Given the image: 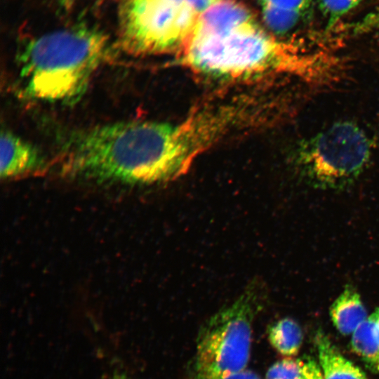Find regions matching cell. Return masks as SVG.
I'll return each mask as SVG.
<instances>
[{"mask_svg": "<svg viewBox=\"0 0 379 379\" xmlns=\"http://www.w3.org/2000/svg\"><path fill=\"white\" fill-rule=\"evenodd\" d=\"M331 321L343 335H350L368 317L357 291L347 284L330 308Z\"/></svg>", "mask_w": 379, "mask_h": 379, "instance_id": "obj_10", "label": "cell"}, {"mask_svg": "<svg viewBox=\"0 0 379 379\" xmlns=\"http://www.w3.org/2000/svg\"><path fill=\"white\" fill-rule=\"evenodd\" d=\"M119 44L133 55L179 53L199 15L185 0H122Z\"/></svg>", "mask_w": 379, "mask_h": 379, "instance_id": "obj_6", "label": "cell"}, {"mask_svg": "<svg viewBox=\"0 0 379 379\" xmlns=\"http://www.w3.org/2000/svg\"><path fill=\"white\" fill-rule=\"evenodd\" d=\"M368 364L372 369L379 372V356Z\"/></svg>", "mask_w": 379, "mask_h": 379, "instance_id": "obj_20", "label": "cell"}, {"mask_svg": "<svg viewBox=\"0 0 379 379\" xmlns=\"http://www.w3.org/2000/svg\"><path fill=\"white\" fill-rule=\"evenodd\" d=\"M65 171L100 182L149 185L178 178L165 122L127 121L74 133L62 147Z\"/></svg>", "mask_w": 379, "mask_h": 379, "instance_id": "obj_1", "label": "cell"}, {"mask_svg": "<svg viewBox=\"0 0 379 379\" xmlns=\"http://www.w3.org/2000/svg\"><path fill=\"white\" fill-rule=\"evenodd\" d=\"M186 2L199 14L220 0H185Z\"/></svg>", "mask_w": 379, "mask_h": 379, "instance_id": "obj_19", "label": "cell"}, {"mask_svg": "<svg viewBox=\"0 0 379 379\" xmlns=\"http://www.w3.org/2000/svg\"><path fill=\"white\" fill-rule=\"evenodd\" d=\"M196 379H260L254 372L244 369L237 372L211 376L196 377Z\"/></svg>", "mask_w": 379, "mask_h": 379, "instance_id": "obj_17", "label": "cell"}, {"mask_svg": "<svg viewBox=\"0 0 379 379\" xmlns=\"http://www.w3.org/2000/svg\"><path fill=\"white\" fill-rule=\"evenodd\" d=\"M109 379H131L124 373H114Z\"/></svg>", "mask_w": 379, "mask_h": 379, "instance_id": "obj_21", "label": "cell"}, {"mask_svg": "<svg viewBox=\"0 0 379 379\" xmlns=\"http://www.w3.org/2000/svg\"><path fill=\"white\" fill-rule=\"evenodd\" d=\"M324 379H368L365 373L345 358L321 330L314 336Z\"/></svg>", "mask_w": 379, "mask_h": 379, "instance_id": "obj_9", "label": "cell"}, {"mask_svg": "<svg viewBox=\"0 0 379 379\" xmlns=\"http://www.w3.org/2000/svg\"><path fill=\"white\" fill-rule=\"evenodd\" d=\"M301 12L281 8L270 5L262 6L265 24L277 34H284L295 25Z\"/></svg>", "mask_w": 379, "mask_h": 379, "instance_id": "obj_13", "label": "cell"}, {"mask_svg": "<svg viewBox=\"0 0 379 379\" xmlns=\"http://www.w3.org/2000/svg\"><path fill=\"white\" fill-rule=\"evenodd\" d=\"M109 51L107 34L86 25L52 31L29 40L18 59L23 95L51 103L78 102Z\"/></svg>", "mask_w": 379, "mask_h": 379, "instance_id": "obj_2", "label": "cell"}, {"mask_svg": "<svg viewBox=\"0 0 379 379\" xmlns=\"http://www.w3.org/2000/svg\"><path fill=\"white\" fill-rule=\"evenodd\" d=\"M377 312H378V316H377V321H376V328L379 334V307L377 308Z\"/></svg>", "mask_w": 379, "mask_h": 379, "instance_id": "obj_22", "label": "cell"}, {"mask_svg": "<svg viewBox=\"0 0 379 379\" xmlns=\"http://www.w3.org/2000/svg\"><path fill=\"white\" fill-rule=\"evenodd\" d=\"M1 177L6 180L42 171L46 160L32 143L8 130L1 133Z\"/></svg>", "mask_w": 379, "mask_h": 379, "instance_id": "obj_7", "label": "cell"}, {"mask_svg": "<svg viewBox=\"0 0 379 379\" xmlns=\"http://www.w3.org/2000/svg\"><path fill=\"white\" fill-rule=\"evenodd\" d=\"M371 155V142L356 124L344 121L302 140L293 154L300 175L309 185L342 190L364 171Z\"/></svg>", "mask_w": 379, "mask_h": 379, "instance_id": "obj_4", "label": "cell"}, {"mask_svg": "<svg viewBox=\"0 0 379 379\" xmlns=\"http://www.w3.org/2000/svg\"><path fill=\"white\" fill-rule=\"evenodd\" d=\"M262 6L270 5L281 8L301 12L307 6L309 0H259Z\"/></svg>", "mask_w": 379, "mask_h": 379, "instance_id": "obj_16", "label": "cell"}, {"mask_svg": "<svg viewBox=\"0 0 379 379\" xmlns=\"http://www.w3.org/2000/svg\"><path fill=\"white\" fill-rule=\"evenodd\" d=\"M272 347L281 355L292 357L298 354L302 343L303 333L300 325L291 318H283L268 329Z\"/></svg>", "mask_w": 379, "mask_h": 379, "instance_id": "obj_11", "label": "cell"}, {"mask_svg": "<svg viewBox=\"0 0 379 379\" xmlns=\"http://www.w3.org/2000/svg\"><path fill=\"white\" fill-rule=\"evenodd\" d=\"M377 310L352 333V350L368 364L379 356V334L376 328Z\"/></svg>", "mask_w": 379, "mask_h": 379, "instance_id": "obj_12", "label": "cell"}, {"mask_svg": "<svg viewBox=\"0 0 379 379\" xmlns=\"http://www.w3.org/2000/svg\"><path fill=\"white\" fill-rule=\"evenodd\" d=\"M253 13L237 0H220L200 13L193 31L218 32L255 21Z\"/></svg>", "mask_w": 379, "mask_h": 379, "instance_id": "obj_8", "label": "cell"}, {"mask_svg": "<svg viewBox=\"0 0 379 379\" xmlns=\"http://www.w3.org/2000/svg\"><path fill=\"white\" fill-rule=\"evenodd\" d=\"M300 379H324L319 364L310 359L306 360L304 371Z\"/></svg>", "mask_w": 379, "mask_h": 379, "instance_id": "obj_18", "label": "cell"}, {"mask_svg": "<svg viewBox=\"0 0 379 379\" xmlns=\"http://www.w3.org/2000/svg\"><path fill=\"white\" fill-rule=\"evenodd\" d=\"M264 286L251 283L230 305L211 317L198 338L196 377L237 372L248 363L252 322L264 300Z\"/></svg>", "mask_w": 379, "mask_h": 379, "instance_id": "obj_5", "label": "cell"}, {"mask_svg": "<svg viewBox=\"0 0 379 379\" xmlns=\"http://www.w3.org/2000/svg\"><path fill=\"white\" fill-rule=\"evenodd\" d=\"M362 0H319L320 8L331 27L345 14L357 6Z\"/></svg>", "mask_w": 379, "mask_h": 379, "instance_id": "obj_15", "label": "cell"}, {"mask_svg": "<svg viewBox=\"0 0 379 379\" xmlns=\"http://www.w3.org/2000/svg\"><path fill=\"white\" fill-rule=\"evenodd\" d=\"M180 63L213 78L243 80L272 73L305 72L307 63L257 21L218 32L193 31Z\"/></svg>", "mask_w": 379, "mask_h": 379, "instance_id": "obj_3", "label": "cell"}, {"mask_svg": "<svg viewBox=\"0 0 379 379\" xmlns=\"http://www.w3.org/2000/svg\"><path fill=\"white\" fill-rule=\"evenodd\" d=\"M305 361L285 358L272 365L267 371L266 379H300Z\"/></svg>", "mask_w": 379, "mask_h": 379, "instance_id": "obj_14", "label": "cell"}]
</instances>
